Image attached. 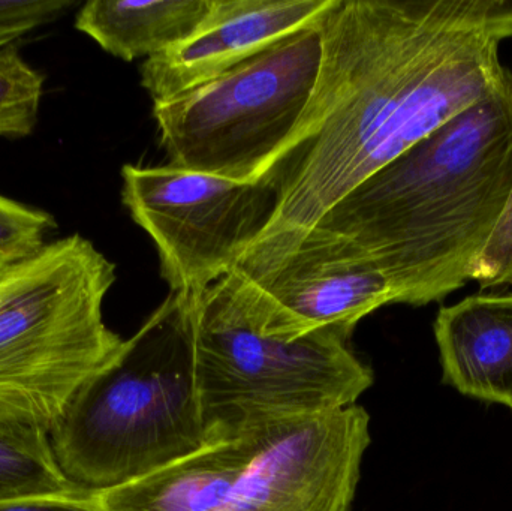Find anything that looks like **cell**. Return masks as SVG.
Here are the masks:
<instances>
[{
	"mask_svg": "<svg viewBox=\"0 0 512 511\" xmlns=\"http://www.w3.org/2000/svg\"><path fill=\"white\" fill-rule=\"evenodd\" d=\"M276 425L212 441L140 479L98 492L99 504L104 511H216Z\"/></svg>",
	"mask_w": 512,
	"mask_h": 511,
	"instance_id": "obj_12",
	"label": "cell"
},
{
	"mask_svg": "<svg viewBox=\"0 0 512 511\" xmlns=\"http://www.w3.org/2000/svg\"><path fill=\"white\" fill-rule=\"evenodd\" d=\"M322 60L321 21L167 101L153 119L167 164L236 182H259L312 98Z\"/></svg>",
	"mask_w": 512,
	"mask_h": 511,
	"instance_id": "obj_6",
	"label": "cell"
},
{
	"mask_svg": "<svg viewBox=\"0 0 512 511\" xmlns=\"http://www.w3.org/2000/svg\"><path fill=\"white\" fill-rule=\"evenodd\" d=\"M177 296L210 441L352 407L375 383L352 338L307 330L237 267L203 293Z\"/></svg>",
	"mask_w": 512,
	"mask_h": 511,
	"instance_id": "obj_3",
	"label": "cell"
},
{
	"mask_svg": "<svg viewBox=\"0 0 512 511\" xmlns=\"http://www.w3.org/2000/svg\"><path fill=\"white\" fill-rule=\"evenodd\" d=\"M116 264L71 234L0 273V420L50 434L125 344L104 320Z\"/></svg>",
	"mask_w": 512,
	"mask_h": 511,
	"instance_id": "obj_5",
	"label": "cell"
},
{
	"mask_svg": "<svg viewBox=\"0 0 512 511\" xmlns=\"http://www.w3.org/2000/svg\"><path fill=\"white\" fill-rule=\"evenodd\" d=\"M370 441L358 404L279 423L216 511H352Z\"/></svg>",
	"mask_w": 512,
	"mask_h": 511,
	"instance_id": "obj_8",
	"label": "cell"
},
{
	"mask_svg": "<svg viewBox=\"0 0 512 511\" xmlns=\"http://www.w3.org/2000/svg\"><path fill=\"white\" fill-rule=\"evenodd\" d=\"M433 332L445 386L512 410V291L444 306Z\"/></svg>",
	"mask_w": 512,
	"mask_h": 511,
	"instance_id": "obj_11",
	"label": "cell"
},
{
	"mask_svg": "<svg viewBox=\"0 0 512 511\" xmlns=\"http://www.w3.org/2000/svg\"><path fill=\"white\" fill-rule=\"evenodd\" d=\"M0 511H104L98 492H81L65 497L24 498L0 501Z\"/></svg>",
	"mask_w": 512,
	"mask_h": 511,
	"instance_id": "obj_19",
	"label": "cell"
},
{
	"mask_svg": "<svg viewBox=\"0 0 512 511\" xmlns=\"http://www.w3.org/2000/svg\"><path fill=\"white\" fill-rule=\"evenodd\" d=\"M69 480L90 492L140 479L210 441L182 297L171 294L72 399L50 432Z\"/></svg>",
	"mask_w": 512,
	"mask_h": 511,
	"instance_id": "obj_4",
	"label": "cell"
},
{
	"mask_svg": "<svg viewBox=\"0 0 512 511\" xmlns=\"http://www.w3.org/2000/svg\"><path fill=\"white\" fill-rule=\"evenodd\" d=\"M81 492L63 473L48 432L0 420V501Z\"/></svg>",
	"mask_w": 512,
	"mask_h": 511,
	"instance_id": "obj_14",
	"label": "cell"
},
{
	"mask_svg": "<svg viewBox=\"0 0 512 511\" xmlns=\"http://www.w3.org/2000/svg\"><path fill=\"white\" fill-rule=\"evenodd\" d=\"M212 0H90L75 15V29L125 62L150 59L185 41Z\"/></svg>",
	"mask_w": 512,
	"mask_h": 511,
	"instance_id": "obj_13",
	"label": "cell"
},
{
	"mask_svg": "<svg viewBox=\"0 0 512 511\" xmlns=\"http://www.w3.org/2000/svg\"><path fill=\"white\" fill-rule=\"evenodd\" d=\"M72 6V0H0V30L29 33L53 23Z\"/></svg>",
	"mask_w": 512,
	"mask_h": 511,
	"instance_id": "obj_18",
	"label": "cell"
},
{
	"mask_svg": "<svg viewBox=\"0 0 512 511\" xmlns=\"http://www.w3.org/2000/svg\"><path fill=\"white\" fill-rule=\"evenodd\" d=\"M26 35V32H20V30H0V50L9 47V45H14L15 42L20 41Z\"/></svg>",
	"mask_w": 512,
	"mask_h": 511,
	"instance_id": "obj_20",
	"label": "cell"
},
{
	"mask_svg": "<svg viewBox=\"0 0 512 511\" xmlns=\"http://www.w3.org/2000/svg\"><path fill=\"white\" fill-rule=\"evenodd\" d=\"M336 0H212L185 41L140 66L153 102L167 101L215 80L280 39L316 26Z\"/></svg>",
	"mask_w": 512,
	"mask_h": 511,
	"instance_id": "obj_10",
	"label": "cell"
},
{
	"mask_svg": "<svg viewBox=\"0 0 512 511\" xmlns=\"http://www.w3.org/2000/svg\"><path fill=\"white\" fill-rule=\"evenodd\" d=\"M512 192V72L367 177L315 227L369 258L396 305L442 302L472 281ZM309 230V231H310Z\"/></svg>",
	"mask_w": 512,
	"mask_h": 511,
	"instance_id": "obj_2",
	"label": "cell"
},
{
	"mask_svg": "<svg viewBox=\"0 0 512 511\" xmlns=\"http://www.w3.org/2000/svg\"><path fill=\"white\" fill-rule=\"evenodd\" d=\"M122 203L158 252L171 293H203L236 269L276 210L268 179L236 182L173 165L126 164Z\"/></svg>",
	"mask_w": 512,
	"mask_h": 511,
	"instance_id": "obj_7",
	"label": "cell"
},
{
	"mask_svg": "<svg viewBox=\"0 0 512 511\" xmlns=\"http://www.w3.org/2000/svg\"><path fill=\"white\" fill-rule=\"evenodd\" d=\"M44 83V74L24 60L15 44L0 50V137L32 134Z\"/></svg>",
	"mask_w": 512,
	"mask_h": 511,
	"instance_id": "obj_15",
	"label": "cell"
},
{
	"mask_svg": "<svg viewBox=\"0 0 512 511\" xmlns=\"http://www.w3.org/2000/svg\"><path fill=\"white\" fill-rule=\"evenodd\" d=\"M472 281L484 291L512 287V192L507 209L475 266Z\"/></svg>",
	"mask_w": 512,
	"mask_h": 511,
	"instance_id": "obj_17",
	"label": "cell"
},
{
	"mask_svg": "<svg viewBox=\"0 0 512 511\" xmlns=\"http://www.w3.org/2000/svg\"><path fill=\"white\" fill-rule=\"evenodd\" d=\"M56 230L51 213L0 195V273L41 251Z\"/></svg>",
	"mask_w": 512,
	"mask_h": 511,
	"instance_id": "obj_16",
	"label": "cell"
},
{
	"mask_svg": "<svg viewBox=\"0 0 512 511\" xmlns=\"http://www.w3.org/2000/svg\"><path fill=\"white\" fill-rule=\"evenodd\" d=\"M312 98L265 179L270 224L248 252L306 233L367 177L495 92L512 0H336Z\"/></svg>",
	"mask_w": 512,
	"mask_h": 511,
	"instance_id": "obj_1",
	"label": "cell"
},
{
	"mask_svg": "<svg viewBox=\"0 0 512 511\" xmlns=\"http://www.w3.org/2000/svg\"><path fill=\"white\" fill-rule=\"evenodd\" d=\"M237 269L307 330L352 338L363 318L396 305L390 282L373 261L343 240L312 230L243 255Z\"/></svg>",
	"mask_w": 512,
	"mask_h": 511,
	"instance_id": "obj_9",
	"label": "cell"
}]
</instances>
